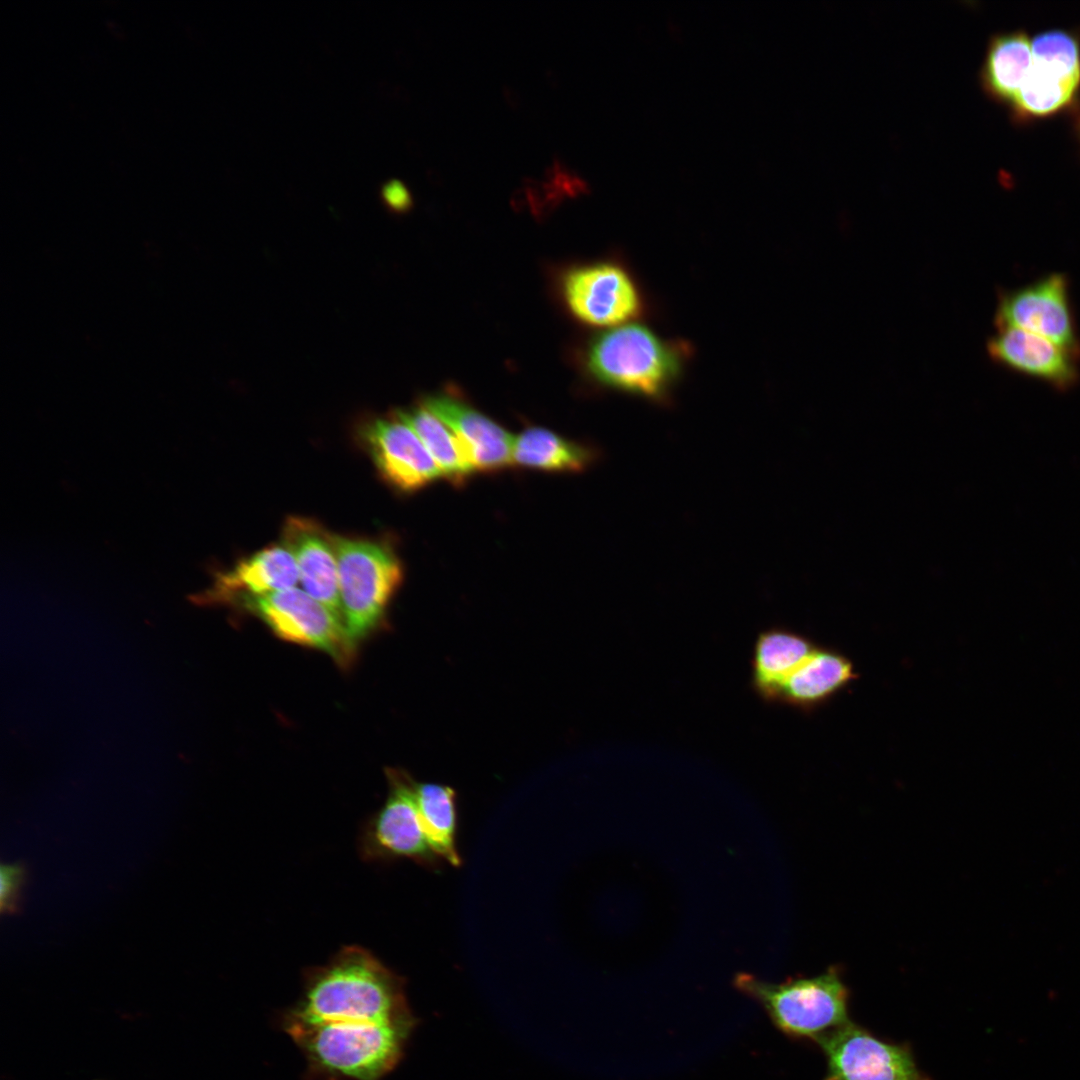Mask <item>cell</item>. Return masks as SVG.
I'll list each match as a JSON object with an SVG mask.
<instances>
[{"label": "cell", "mask_w": 1080, "mask_h": 1080, "mask_svg": "<svg viewBox=\"0 0 1080 1080\" xmlns=\"http://www.w3.org/2000/svg\"><path fill=\"white\" fill-rule=\"evenodd\" d=\"M687 350L648 327L627 324L596 337L587 366L599 382L653 400H662L680 376Z\"/></svg>", "instance_id": "cell-3"}, {"label": "cell", "mask_w": 1080, "mask_h": 1080, "mask_svg": "<svg viewBox=\"0 0 1080 1080\" xmlns=\"http://www.w3.org/2000/svg\"><path fill=\"white\" fill-rule=\"evenodd\" d=\"M281 543L295 558L302 589L344 624L331 534L311 519L291 516L283 525Z\"/></svg>", "instance_id": "cell-16"}, {"label": "cell", "mask_w": 1080, "mask_h": 1080, "mask_svg": "<svg viewBox=\"0 0 1080 1080\" xmlns=\"http://www.w3.org/2000/svg\"><path fill=\"white\" fill-rule=\"evenodd\" d=\"M817 1043L826 1061L824 1080H930L910 1047L883 1040L851 1022Z\"/></svg>", "instance_id": "cell-9"}, {"label": "cell", "mask_w": 1080, "mask_h": 1080, "mask_svg": "<svg viewBox=\"0 0 1080 1080\" xmlns=\"http://www.w3.org/2000/svg\"><path fill=\"white\" fill-rule=\"evenodd\" d=\"M231 605L261 619L283 640L324 651L343 666L352 660L356 648L351 644L344 624L297 586L243 597Z\"/></svg>", "instance_id": "cell-6"}, {"label": "cell", "mask_w": 1080, "mask_h": 1080, "mask_svg": "<svg viewBox=\"0 0 1080 1080\" xmlns=\"http://www.w3.org/2000/svg\"><path fill=\"white\" fill-rule=\"evenodd\" d=\"M734 984L757 1001L773 1024L792 1038L817 1042L850 1022V991L837 966L813 977L791 978L781 983L740 973L735 976Z\"/></svg>", "instance_id": "cell-4"}, {"label": "cell", "mask_w": 1080, "mask_h": 1080, "mask_svg": "<svg viewBox=\"0 0 1080 1080\" xmlns=\"http://www.w3.org/2000/svg\"><path fill=\"white\" fill-rule=\"evenodd\" d=\"M389 779L388 798L363 834L364 854L374 859L408 858L429 869L439 868L441 859L432 850L421 825L414 781L395 772Z\"/></svg>", "instance_id": "cell-10"}, {"label": "cell", "mask_w": 1080, "mask_h": 1080, "mask_svg": "<svg viewBox=\"0 0 1080 1080\" xmlns=\"http://www.w3.org/2000/svg\"><path fill=\"white\" fill-rule=\"evenodd\" d=\"M563 290L572 313L593 326L621 324L637 318L643 310L636 283L616 263L600 262L571 270Z\"/></svg>", "instance_id": "cell-11"}, {"label": "cell", "mask_w": 1080, "mask_h": 1080, "mask_svg": "<svg viewBox=\"0 0 1080 1080\" xmlns=\"http://www.w3.org/2000/svg\"><path fill=\"white\" fill-rule=\"evenodd\" d=\"M299 571L291 551L283 544L269 545L215 573L210 588L193 596L199 604H232L243 597L261 596L293 588Z\"/></svg>", "instance_id": "cell-15"}, {"label": "cell", "mask_w": 1080, "mask_h": 1080, "mask_svg": "<svg viewBox=\"0 0 1080 1080\" xmlns=\"http://www.w3.org/2000/svg\"><path fill=\"white\" fill-rule=\"evenodd\" d=\"M1032 64L1012 105L1018 118L1044 117L1074 101L1080 87V40L1053 29L1031 39Z\"/></svg>", "instance_id": "cell-7"}, {"label": "cell", "mask_w": 1080, "mask_h": 1080, "mask_svg": "<svg viewBox=\"0 0 1080 1080\" xmlns=\"http://www.w3.org/2000/svg\"><path fill=\"white\" fill-rule=\"evenodd\" d=\"M994 322L997 329H1022L1080 356L1070 282L1064 273H1049L1023 286L1000 291Z\"/></svg>", "instance_id": "cell-8"}, {"label": "cell", "mask_w": 1080, "mask_h": 1080, "mask_svg": "<svg viewBox=\"0 0 1080 1080\" xmlns=\"http://www.w3.org/2000/svg\"><path fill=\"white\" fill-rule=\"evenodd\" d=\"M1031 39L1023 31L994 34L979 71L984 92L994 101L1012 105L1032 64Z\"/></svg>", "instance_id": "cell-19"}, {"label": "cell", "mask_w": 1080, "mask_h": 1080, "mask_svg": "<svg viewBox=\"0 0 1080 1080\" xmlns=\"http://www.w3.org/2000/svg\"><path fill=\"white\" fill-rule=\"evenodd\" d=\"M986 348L994 363L1059 392L1072 389L1080 381V356L1034 333L998 328Z\"/></svg>", "instance_id": "cell-13"}, {"label": "cell", "mask_w": 1080, "mask_h": 1080, "mask_svg": "<svg viewBox=\"0 0 1080 1080\" xmlns=\"http://www.w3.org/2000/svg\"><path fill=\"white\" fill-rule=\"evenodd\" d=\"M818 644L808 636L774 626L758 633L751 656V687L765 702H776L786 680Z\"/></svg>", "instance_id": "cell-17"}, {"label": "cell", "mask_w": 1080, "mask_h": 1080, "mask_svg": "<svg viewBox=\"0 0 1080 1080\" xmlns=\"http://www.w3.org/2000/svg\"><path fill=\"white\" fill-rule=\"evenodd\" d=\"M359 437L382 478L399 491L413 492L443 477L417 433L398 412L367 422Z\"/></svg>", "instance_id": "cell-12"}, {"label": "cell", "mask_w": 1080, "mask_h": 1080, "mask_svg": "<svg viewBox=\"0 0 1080 1080\" xmlns=\"http://www.w3.org/2000/svg\"><path fill=\"white\" fill-rule=\"evenodd\" d=\"M285 1015L312 1022L415 1020L402 978L359 946L344 947L327 964L310 969L302 996Z\"/></svg>", "instance_id": "cell-1"}, {"label": "cell", "mask_w": 1080, "mask_h": 1080, "mask_svg": "<svg viewBox=\"0 0 1080 1080\" xmlns=\"http://www.w3.org/2000/svg\"><path fill=\"white\" fill-rule=\"evenodd\" d=\"M414 796L421 825L432 850L441 860L452 866H460L456 792L442 784L414 782Z\"/></svg>", "instance_id": "cell-21"}, {"label": "cell", "mask_w": 1080, "mask_h": 1080, "mask_svg": "<svg viewBox=\"0 0 1080 1080\" xmlns=\"http://www.w3.org/2000/svg\"><path fill=\"white\" fill-rule=\"evenodd\" d=\"M331 541L344 625L356 648L383 621L403 568L391 545L382 540L331 534Z\"/></svg>", "instance_id": "cell-5"}, {"label": "cell", "mask_w": 1080, "mask_h": 1080, "mask_svg": "<svg viewBox=\"0 0 1080 1080\" xmlns=\"http://www.w3.org/2000/svg\"><path fill=\"white\" fill-rule=\"evenodd\" d=\"M26 876L27 870L23 864L1 865L0 910L2 913L15 914L20 910L21 894Z\"/></svg>", "instance_id": "cell-23"}, {"label": "cell", "mask_w": 1080, "mask_h": 1080, "mask_svg": "<svg viewBox=\"0 0 1080 1080\" xmlns=\"http://www.w3.org/2000/svg\"><path fill=\"white\" fill-rule=\"evenodd\" d=\"M398 413L417 433L444 478L458 484L473 473L453 432L423 404Z\"/></svg>", "instance_id": "cell-22"}, {"label": "cell", "mask_w": 1080, "mask_h": 1080, "mask_svg": "<svg viewBox=\"0 0 1080 1080\" xmlns=\"http://www.w3.org/2000/svg\"><path fill=\"white\" fill-rule=\"evenodd\" d=\"M384 198L389 206L397 211L406 210L411 205L408 189L398 181H393L385 187Z\"/></svg>", "instance_id": "cell-24"}, {"label": "cell", "mask_w": 1080, "mask_h": 1080, "mask_svg": "<svg viewBox=\"0 0 1080 1080\" xmlns=\"http://www.w3.org/2000/svg\"><path fill=\"white\" fill-rule=\"evenodd\" d=\"M857 678L849 657L835 648L817 645L783 684L776 702L809 712L832 699Z\"/></svg>", "instance_id": "cell-18"}, {"label": "cell", "mask_w": 1080, "mask_h": 1080, "mask_svg": "<svg viewBox=\"0 0 1080 1080\" xmlns=\"http://www.w3.org/2000/svg\"><path fill=\"white\" fill-rule=\"evenodd\" d=\"M414 1024L282 1019L309 1073L321 1080H381L400 1061Z\"/></svg>", "instance_id": "cell-2"}, {"label": "cell", "mask_w": 1080, "mask_h": 1080, "mask_svg": "<svg viewBox=\"0 0 1080 1080\" xmlns=\"http://www.w3.org/2000/svg\"><path fill=\"white\" fill-rule=\"evenodd\" d=\"M422 404L450 428L473 472H493L513 464L514 437L475 408L447 394L429 396Z\"/></svg>", "instance_id": "cell-14"}, {"label": "cell", "mask_w": 1080, "mask_h": 1080, "mask_svg": "<svg viewBox=\"0 0 1080 1080\" xmlns=\"http://www.w3.org/2000/svg\"><path fill=\"white\" fill-rule=\"evenodd\" d=\"M590 447L567 440L541 427H529L514 437L513 464L551 472H578L592 464Z\"/></svg>", "instance_id": "cell-20"}]
</instances>
